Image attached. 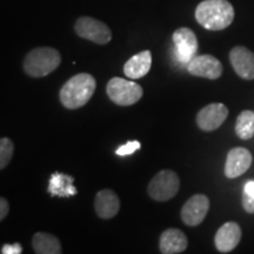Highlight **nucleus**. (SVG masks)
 Returning a JSON list of instances; mask_svg holds the SVG:
<instances>
[{
  "label": "nucleus",
  "mask_w": 254,
  "mask_h": 254,
  "mask_svg": "<svg viewBox=\"0 0 254 254\" xmlns=\"http://www.w3.org/2000/svg\"><path fill=\"white\" fill-rule=\"evenodd\" d=\"M97 80L90 73H79L69 78L60 88L59 98L66 109L78 110L85 106L93 97Z\"/></svg>",
  "instance_id": "obj_1"
},
{
  "label": "nucleus",
  "mask_w": 254,
  "mask_h": 254,
  "mask_svg": "<svg viewBox=\"0 0 254 254\" xmlns=\"http://www.w3.org/2000/svg\"><path fill=\"white\" fill-rule=\"evenodd\" d=\"M195 19L208 31H221L234 19V8L227 0H204L196 6Z\"/></svg>",
  "instance_id": "obj_2"
},
{
  "label": "nucleus",
  "mask_w": 254,
  "mask_h": 254,
  "mask_svg": "<svg viewBox=\"0 0 254 254\" xmlns=\"http://www.w3.org/2000/svg\"><path fill=\"white\" fill-rule=\"evenodd\" d=\"M62 63V56L52 47H38L30 51L25 57L23 67L32 78L46 77L56 71Z\"/></svg>",
  "instance_id": "obj_3"
},
{
  "label": "nucleus",
  "mask_w": 254,
  "mask_h": 254,
  "mask_svg": "<svg viewBox=\"0 0 254 254\" xmlns=\"http://www.w3.org/2000/svg\"><path fill=\"white\" fill-rule=\"evenodd\" d=\"M106 93L114 104L119 106H131L141 99L144 91L135 81L114 77L109 80Z\"/></svg>",
  "instance_id": "obj_4"
},
{
  "label": "nucleus",
  "mask_w": 254,
  "mask_h": 254,
  "mask_svg": "<svg viewBox=\"0 0 254 254\" xmlns=\"http://www.w3.org/2000/svg\"><path fill=\"white\" fill-rule=\"evenodd\" d=\"M180 179L176 172L163 170L158 172L147 187V193L155 201H168L179 192Z\"/></svg>",
  "instance_id": "obj_5"
},
{
  "label": "nucleus",
  "mask_w": 254,
  "mask_h": 254,
  "mask_svg": "<svg viewBox=\"0 0 254 254\" xmlns=\"http://www.w3.org/2000/svg\"><path fill=\"white\" fill-rule=\"evenodd\" d=\"M74 31L82 39L90 40L98 45L109 44L112 39V32L103 21L91 17H80L75 21Z\"/></svg>",
  "instance_id": "obj_6"
},
{
  "label": "nucleus",
  "mask_w": 254,
  "mask_h": 254,
  "mask_svg": "<svg viewBox=\"0 0 254 254\" xmlns=\"http://www.w3.org/2000/svg\"><path fill=\"white\" fill-rule=\"evenodd\" d=\"M172 38L176 47L177 60L187 66L198 52L199 44L195 33L189 27H180L174 31Z\"/></svg>",
  "instance_id": "obj_7"
},
{
  "label": "nucleus",
  "mask_w": 254,
  "mask_h": 254,
  "mask_svg": "<svg viewBox=\"0 0 254 254\" xmlns=\"http://www.w3.org/2000/svg\"><path fill=\"white\" fill-rule=\"evenodd\" d=\"M187 71L194 77L217 80L222 75L224 68L220 60L211 55L195 56L187 64Z\"/></svg>",
  "instance_id": "obj_8"
},
{
  "label": "nucleus",
  "mask_w": 254,
  "mask_h": 254,
  "mask_svg": "<svg viewBox=\"0 0 254 254\" xmlns=\"http://www.w3.org/2000/svg\"><path fill=\"white\" fill-rule=\"evenodd\" d=\"M228 117V109L226 105L221 103L209 104L202 107L196 114V125L201 131L212 132L218 129Z\"/></svg>",
  "instance_id": "obj_9"
},
{
  "label": "nucleus",
  "mask_w": 254,
  "mask_h": 254,
  "mask_svg": "<svg viewBox=\"0 0 254 254\" xmlns=\"http://www.w3.org/2000/svg\"><path fill=\"white\" fill-rule=\"evenodd\" d=\"M209 211V199L205 194H194L182 208V220L190 227L198 226L204 221Z\"/></svg>",
  "instance_id": "obj_10"
},
{
  "label": "nucleus",
  "mask_w": 254,
  "mask_h": 254,
  "mask_svg": "<svg viewBox=\"0 0 254 254\" xmlns=\"http://www.w3.org/2000/svg\"><path fill=\"white\" fill-rule=\"evenodd\" d=\"M253 161L252 153L245 147H234L228 152L225 164V176L228 179H234L243 176L249 171Z\"/></svg>",
  "instance_id": "obj_11"
},
{
  "label": "nucleus",
  "mask_w": 254,
  "mask_h": 254,
  "mask_svg": "<svg viewBox=\"0 0 254 254\" xmlns=\"http://www.w3.org/2000/svg\"><path fill=\"white\" fill-rule=\"evenodd\" d=\"M243 232L236 221H227L219 227L214 236V245L220 253H230L239 245Z\"/></svg>",
  "instance_id": "obj_12"
},
{
  "label": "nucleus",
  "mask_w": 254,
  "mask_h": 254,
  "mask_svg": "<svg viewBox=\"0 0 254 254\" xmlns=\"http://www.w3.org/2000/svg\"><path fill=\"white\" fill-rule=\"evenodd\" d=\"M232 67L241 79H254V53L245 46H236L230 52Z\"/></svg>",
  "instance_id": "obj_13"
},
{
  "label": "nucleus",
  "mask_w": 254,
  "mask_h": 254,
  "mask_svg": "<svg viewBox=\"0 0 254 254\" xmlns=\"http://www.w3.org/2000/svg\"><path fill=\"white\" fill-rule=\"evenodd\" d=\"M189 240L186 234L179 228H167L159 239V249L163 254L183 253L187 249Z\"/></svg>",
  "instance_id": "obj_14"
},
{
  "label": "nucleus",
  "mask_w": 254,
  "mask_h": 254,
  "mask_svg": "<svg viewBox=\"0 0 254 254\" xmlns=\"http://www.w3.org/2000/svg\"><path fill=\"white\" fill-rule=\"evenodd\" d=\"M95 213L101 219H112L118 214L120 200L112 190H101L94 199Z\"/></svg>",
  "instance_id": "obj_15"
},
{
  "label": "nucleus",
  "mask_w": 254,
  "mask_h": 254,
  "mask_svg": "<svg viewBox=\"0 0 254 254\" xmlns=\"http://www.w3.org/2000/svg\"><path fill=\"white\" fill-rule=\"evenodd\" d=\"M152 66V53L146 50L131 57L124 65V73L128 79H140L150 72Z\"/></svg>",
  "instance_id": "obj_16"
},
{
  "label": "nucleus",
  "mask_w": 254,
  "mask_h": 254,
  "mask_svg": "<svg viewBox=\"0 0 254 254\" xmlns=\"http://www.w3.org/2000/svg\"><path fill=\"white\" fill-rule=\"evenodd\" d=\"M32 247L37 254L63 253L62 244L58 238L46 232H38L32 238Z\"/></svg>",
  "instance_id": "obj_17"
},
{
  "label": "nucleus",
  "mask_w": 254,
  "mask_h": 254,
  "mask_svg": "<svg viewBox=\"0 0 254 254\" xmlns=\"http://www.w3.org/2000/svg\"><path fill=\"white\" fill-rule=\"evenodd\" d=\"M73 178L66 174L55 173L52 174L50 180L49 192L51 195L69 196L77 194V189L73 186Z\"/></svg>",
  "instance_id": "obj_18"
},
{
  "label": "nucleus",
  "mask_w": 254,
  "mask_h": 254,
  "mask_svg": "<svg viewBox=\"0 0 254 254\" xmlns=\"http://www.w3.org/2000/svg\"><path fill=\"white\" fill-rule=\"evenodd\" d=\"M236 134L243 140H250L254 136V112L243 111L237 118Z\"/></svg>",
  "instance_id": "obj_19"
},
{
  "label": "nucleus",
  "mask_w": 254,
  "mask_h": 254,
  "mask_svg": "<svg viewBox=\"0 0 254 254\" xmlns=\"http://www.w3.org/2000/svg\"><path fill=\"white\" fill-rule=\"evenodd\" d=\"M14 153V144L7 136L0 139V170L7 167Z\"/></svg>",
  "instance_id": "obj_20"
},
{
  "label": "nucleus",
  "mask_w": 254,
  "mask_h": 254,
  "mask_svg": "<svg viewBox=\"0 0 254 254\" xmlns=\"http://www.w3.org/2000/svg\"><path fill=\"white\" fill-rule=\"evenodd\" d=\"M241 204L247 213L254 214V182L250 180L244 186Z\"/></svg>",
  "instance_id": "obj_21"
},
{
  "label": "nucleus",
  "mask_w": 254,
  "mask_h": 254,
  "mask_svg": "<svg viewBox=\"0 0 254 254\" xmlns=\"http://www.w3.org/2000/svg\"><path fill=\"white\" fill-rule=\"evenodd\" d=\"M141 145L140 142L136 141V140H133V141H128L126 142L125 145L120 146L118 150L116 151L117 155H120V157H125V155H129L132 153H134L135 151L140 150Z\"/></svg>",
  "instance_id": "obj_22"
},
{
  "label": "nucleus",
  "mask_w": 254,
  "mask_h": 254,
  "mask_svg": "<svg viewBox=\"0 0 254 254\" xmlns=\"http://www.w3.org/2000/svg\"><path fill=\"white\" fill-rule=\"evenodd\" d=\"M23 252V247L20 246V244H6L1 247V253L2 254H20Z\"/></svg>",
  "instance_id": "obj_23"
},
{
  "label": "nucleus",
  "mask_w": 254,
  "mask_h": 254,
  "mask_svg": "<svg viewBox=\"0 0 254 254\" xmlns=\"http://www.w3.org/2000/svg\"><path fill=\"white\" fill-rule=\"evenodd\" d=\"M8 212H9L8 201L4 198V196H1V198H0V220H4V219L7 217Z\"/></svg>",
  "instance_id": "obj_24"
}]
</instances>
